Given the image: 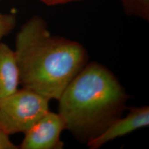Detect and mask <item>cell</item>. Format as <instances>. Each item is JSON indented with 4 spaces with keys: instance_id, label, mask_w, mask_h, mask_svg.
<instances>
[{
    "instance_id": "obj_1",
    "label": "cell",
    "mask_w": 149,
    "mask_h": 149,
    "mask_svg": "<svg viewBox=\"0 0 149 149\" xmlns=\"http://www.w3.org/2000/svg\"><path fill=\"white\" fill-rule=\"evenodd\" d=\"M20 85L51 100L63 91L88 64V54L76 41L53 35L44 19L34 16L22 26L15 38Z\"/></svg>"
},
{
    "instance_id": "obj_4",
    "label": "cell",
    "mask_w": 149,
    "mask_h": 149,
    "mask_svg": "<svg viewBox=\"0 0 149 149\" xmlns=\"http://www.w3.org/2000/svg\"><path fill=\"white\" fill-rule=\"evenodd\" d=\"M66 124L59 113L48 111L24 133L20 149H62L60 135Z\"/></svg>"
},
{
    "instance_id": "obj_2",
    "label": "cell",
    "mask_w": 149,
    "mask_h": 149,
    "mask_svg": "<svg viewBox=\"0 0 149 149\" xmlns=\"http://www.w3.org/2000/svg\"><path fill=\"white\" fill-rule=\"evenodd\" d=\"M129 98L116 76L97 62L87 64L58 99L66 130L87 143L122 116Z\"/></svg>"
},
{
    "instance_id": "obj_8",
    "label": "cell",
    "mask_w": 149,
    "mask_h": 149,
    "mask_svg": "<svg viewBox=\"0 0 149 149\" xmlns=\"http://www.w3.org/2000/svg\"><path fill=\"white\" fill-rule=\"evenodd\" d=\"M17 24L16 15L0 12V41L13 31Z\"/></svg>"
},
{
    "instance_id": "obj_10",
    "label": "cell",
    "mask_w": 149,
    "mask_h": 149,
    "mask_svg": "<svg viewBox=\"0 0 149 149\" xmlns=\"http://www.w3.org/2000/svg\"><path fill=\"white\" fill-rule=\"evenodd\" d=\"M42 3L47 6H57L66 4V3L76 2V1H80L82 0H40Z\"/></svg>"
},
{
    "instance_id": "obj_9",
    "label": "cell",
    "mask_w": 149,
    "mask_h": 149,
    "mask_svg": "<svg viewBox=\"0 0 149 149\" xmlns=\"http://www.w3.org/2000/svg\"><path fill=\"white\" fill-rule=\"evenodd\" d=\"M10 136L0 130V149H17L18 146L14 144L10 139Z\"/></svg>"
},
{
    "instance_id": "obj_11",
    "label": "cell",
    "mask_w": 149,
    "mask_h": 149,
    "mask_svg": "<svg viewBox=\"0 0 149 149\" xmlns=\"http://www.w3.org/2000/svg\"><path fill=\"white\" fill-rule=\"evenodd\" d=\"M0 1H1V0H0Z\"/></svg>"
},
{
    "instance_id": "obj_5",
    "label": "cell",
    "mask_w": 149,
    "mask_h": 149,
    "mask_svg": "<svg viewBox=\"0 0 149 149\" xmlns=\"http://www.w3.org/2000/svg\"><path fill=\"white\" fill-rule=\"evenodd\" d=\"M149 125V107H133L124 117L117 119L102 133L86 143L91 149H97L109 141Z\"/></svg>"
},
{
    "instance_id": "obj_7",
    "label": "cell",
    "mask_w": 149,
    "mask_h": 149,
    "mask_svg": "<svg viewBox=\"0 0 149 149\" xmlns=\"http://www.w3.org/2000/svg\"><path fill=\"white\" fill-rule=\"evenodd\" d=\"M124 13L141 19L149 20V0H120Z\"/></svg>"
},
{
    "instance_id": "obj_6",
    "label": "cell",
    "mask_w": 149,
    "mask_h": 149,
    "mask_svg": "<svg viewBox=\"0 0 149 149\" xmlns=\"http://www.w3.org/2000/svg\"><path fill=\"white\" fill-rule=\"evenodd\" d=\"M19 85V70L15 51L0 43V99L14 93Z\"/></svg>"
},
{
    "instance_id": "obj_3",
    "label": "cell",
    "mask_w": 149,
    "mask_h": 149,
    "mask_svg": "<svg viewBox=\"0 0 149 149\" xmlns=\"http://www.w3.org/2000/svg\"><path fill=\"white\" fill-rule=\"evenodd\" d=\"M50 100L25 88L0 99V130L8 136L27 131L47 112Z\"/></svg>"
}]
</instances>
